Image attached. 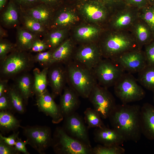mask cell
<instances>
[{
	"mask_svg": "<svg viewBox=\"0 0 154 154\" xmlns=\"http://www.w3.org/2000/svg\"><path fill=\"white\" fill-rule=\"evenodd\" d=\"M141 108L137 104H116L108 117L112 128L122 136L125 141L137 143L141 139Z\"/></svg>",
	"mask_w": 154,
	"mask_h": 154,
	"instance_id": "obj_1",
	"label": "cell"
},
{
	"mask_svg": "<svg viewBox=\"0 0 154 154\" xmlns=\"http://www.w3.org/2000/svg\"><path fill=\"white\" fill-rule=\"evenodd\" d=\"M109 31L98 44L103 58L114 60L125 52L140 49L129 31Z\"/></svg>",
	"mask_w": 154,
	"mask_h": 154,
	"instance_id": "obj_2",
	"label": "cell"
},
{
	"mask_svg": "<svg viewBox=\"0 0 154 154\" xmlns=\"http://www.w3.org/2000/svg\"><path fill=\"white\" fill-rule=\"evenodd\" d=\"M67 81L69 86L84 98H88L92 90L98 84L93 70L72 60L64 65Z\"/></svg>",
	"mask_w": 154,
	"mask_h": 154,
	"instance_id": "obj_3",
	"label": "cell"
},
{
	"mask_svg": "<svg viewBox=\"0 0 154 154\" xmlns=\"http://www.w3.org/2000/svg\"><path fill=\"white\" fill-rule=\"evenodd\" d=\"M26 52L16 48L0 61V78L9 80L31 70L35 63L34 57Z\"/></svg>",
	"mask_w": 154,
	"mask_h": 154,
	"instance_id": "obj_4",
	"label": "cell"
},
{
	"mask_svg": "<svg viewBox=\"0 0 154 154\" xmlns=\"http://www.w3.org/2000/svg\"><path fill=\"white\" fill-rule=\"evenodd\" d=\"M51 146L58 154H92V147L69 136L62 127L56 128Z\"/></svg>",
	"mask_w": 154,
	"mask_h": 154,
	"instance_id": "obj_5",
	"label": "cell"
},
{
	"mask_svg": "<svg viewBox=\"0 0 154 154\" xmlns=\"http://www.w3.org/2000/svg\"><path fill=\"white\" fill-rule=\"evenodd\" d=\"M137 82L131 74L125 72L115 84V94L122 104L139 101L144 98L145 91Z\"/></svg>",
	"mask_w": 154,
	"mask_h": 154,
	"instance_id": "obj_6",
	"label": "cell"
},
{
	"mask_svg": "<svg viewBox=\"0 0 154 154\" xmlns=\"http://www.w3.org/2000/svg\"><path fill=\"white\" fill-rule=\"evenodd\" d=\"M139 9L121 1L115 7L108 20L109 30L129 31L139 17Z\"/></svg>",
	"mask_w": 154,
	"mask_h": 154,
	"instance_id": "obj_7",
	"label": "cell"
},
{
	"mask_svg": "<svg viewBox=\"0 0 154 154\" xmlns=\"http://www.w3.org/2000/svg\"><path fill=\"white\" fill-rule=\"evenodd\" d=\"M98 83L108 88L114 86L125 71L116 61L103 58L93 70Z\"/></svg>",
	"mask_w": 154,
	"mask_h": 154,
	"instance_id": "obj_8",
	"label": "cell"
},
{
	"mask_svg": "<svg viewBox=\"0 0 154 154\" xmlns=\"http://www.w3.org/2000/svg\"><path fill=\"white\" fill-rule=\"evenodd\" d=\"M21 127L28 144L40 154H44L45 151L51 146L52 136L49 127L35 125Z\"/></svg>",
	"mask_w": 154,
	"mask_h": 154,
	"instance_id": "obj_9",
	"label": "cell"
},
{
	"mask_svg": "<svg viewBox=\"0 0 154 154\" xmlns=\"http://www.w3.org/2000/svg\"><path fill=\"white\" fill-rule=\"evenodd\" d=\"M88 99L93 108L103 119L108 118L116 105L114 97L108 88L98 83L92 90Z\"/></svg>",
	"mask_w": 154,
	"mask_h": 154,
	"instance_id": "obj_10",
	"label": "cell"
},
{
	"mask_svg": "<svg viewBox=\"0 0 154 154\" xmlns=\"http://www.w3.org/2000/svg\"><path fill=\"white\" fill-rule=\"evenodd\" d=\"M63 128L71 137L92 147L87 126L84 119L76 112L64 118Z\"/></svg>",
	"mask_w": 154,
	"mask_h": 154,
	"instance_id": "obj_11",
	"label": "cell"
},
{
	"mask_svg": "<svg viewBox=\"0 0 154 154\" xmlns=\"http://www.w3.org/2000/svg\"><path fill=\"white\" fill-rule=\"evenodd\" d=\"M103 58L98 44L88 43L80 47L73 54L72 60L93 70Z\"/></svg>",
	"mask_w": 154,
	"mask_h": 154,
	"instance_id": "obj_12",
	"label": "cell"
},
{
	"mask_svg": "<svg viewBox=\"0 0 154 154\" xmlns=\"http://www.w3.org/2000/svg\"><path fill=\"white\" fill-rule=\"evenodd\" d=\"M125 72L133 74L138 73L147 65L143 50L137 49L121 54L114 60Z\"/></svg>",
	"mask_w": 154,
	"mask_h": 154,
	"instance_id": "obj_13",
	"label": "cell"
},
{
	"mask_svg": "<svg viewBox=\"0 0 154 154\" xmlns=\"http://www.w3.org/2000/svg\"><path fill=\"white\" fill-rule=\"evenodd\" d=\"M48 85L51 88V94L54 98L61 95L67 83L66 68L64 64L55 63L48 68Z\"/></svg>",
	"mask_w": 154,
	"mask_h": 154,
	"instance_id": "obj_14",
	"label": "cell"
},
{
	"mask_svg": "<svg viewBox=\"0 0 154 154\" xmlns=\"http://www.w3.org/2000/svg\"><path fill=\"white\" fill-rule=\"evenodd\" d=\"M36 104L39 111L50 116L54 124L58 123L64 119L59 105L55 102L51 94L47 90L43 93L36 96Z\"/></svg>",
	"mask_w": 154,
	"mask_h": 154,
	"instance_id": "obj_15",
	"label": "cell"
},
{
	"mask_svg": "<svg viewBox=\"0 0 154 154\" xmlns=\"http://www.w3.org/2000/svg\"><path fill=\"white\" fill-rule=\"evenodd\" d=\"M129 31L140 49H142L145 45L154 39V35L151 29L139 17L135 22Z\"/></svg>",
	"mask_w": 154,
	"mask_h": 154,
	"instance_id": "obj_16",
	"label": "cell"
},
{
	"mask_svg": "<svg viewBox=\"0 0 154 154\" xmlns=\"http://www.w3.org/2000/svg\"><path fill=\"white\" fill-rule=\"evenodd\" d=\"M63 90L59 106L64 118L76 112L79 107L80 101L79 95L70 87L65 86Z\"/></svg>",
	"mask_w": 154,
	"mask_h": 154,
	"instance_id": "obj_17",
	"label": "cell"
},
{
	"mask_svg": "<svg viewBox=\"0 0 154 154\" xmlns=\"http://www.w3.org/2000/svg\"><path fill=\"white\" fill-rule=\"evenodd\" d=\"M95 141L106 146L120 145L125 141L116 130L104 126L96 128L94 132Z\"/></svg>",
	"mask_w": 154,
	"mask_h": 154,
	"instance_id": "obj_18",
	"label": "cell"
},
{
	"mask_svg": "<svg viewBox=\"0 0 154 154\" xmlns=\"http://www.w3.org/2000/svg\"><path fill=\"white\" fill-rule=\"evenodd\" d=\"M141 121L142 134L154 140V106L145 103L141 107Z\"/></svg>",
	"mask_w": 154,
	"mask_h": 154,
	"instance_id": "obj_19",
	"label": "cell"
},
{
	"mask_svg": "<svg viewBox=\"0 0 154 154\" xmlns=\"http://www.w3.org/2000/svg\"><path fill=\"white\" fill-rule=\"evenodd\" d=\"M13 78V84L27 105L29 99L35 94L34 76L27 72L21 74Z\"/></svg>",
	"mask_w": 154,
	"mask_h": 154,
	"instance_id": "obj_20",
	"label": "cell"
},
{
	"mask_svg": "<svg viewBox=\"0 0 154 154\" xmlns=\"http://www.w3.org/2000/svg\"><path fill=\"white\" fill-rule=\"evenodd\" d=\"M74 45L70 39L64 41L52 50V64L60 63L65 64L72 60Z\"/></svg>",
	"mask_w": 154,
	"mask_h": 154,
	"instance_id": "obj_21",
	"label": "cell"
},
{
	"mask_svg": "<svg viewBox=\"0 0 154 154\" xmlns=\"http://www.w3.org/2000/svg\"><path fill=\"white\" fill-rule=\"evenodd\" d=\"M83 10L88 18L99 23H103L109 20L113 11L110 12L103 6L90 4L86 5Z\"/></svg>",
	"mask_w": 154,
	"mask_h": 154,
	"instance_id": "obj_22",
	"label": "cell"
},
{
	"mask_svg": "<svg viewBox=\"0 0 154 154\" xmlns=\"http://www.w3.org/2000/svg\"><path fill=\"white\" fill-rule=\"evenodd\" d=\"M21 127L19 121L10 111H0V129L2 133L15 132Z\"/></svg>",
	"mask_w": 154,
	"mask_h": 154,
	"instance_id": "obj_23",
	"label": "cell"
},
{
	"mask_svg": "<svg viewBox=\"0 0 154 154\" xmlns=\"http://www.w3.org/2000/svg\"><path fill=\"white\" fill-rule=\"evenodd\" d=\"M49 67L44 68L41 70L36 68L33 70L34 90L36 96L41 94L47 90L48 73Z\"/></svg>",
	"mask_w": 154,
	"mask_h": 154,
	"instance_id": "obj_24",
	"label": "cell"
},
{
	"mask_svg": "<svg viewBox=\"0 0 154 154\" xmlns=\"http://www.w3.org/2000/svg\"><path fill=\"white\" fill-rule=\"evenodd\" d=\"M7 93L9 98L13 110L21 114L24 113L26 110V104L13 84L9 85Z\"/></svg>",
	"mask_w": 154,
	"mask_h": 154,
	"instance_id": "obj_25",
	"label": "cell"
},
{
	"mask_svg": "<svg viewBox=\"0 0 154 154\" xmlns=\"http://www.w3.org/2000/svg\"><path fill=\"white\" fill-rule=\"evenodd\" d=\"M26 14L38 21L46 28L48 25L51 16L50 9L45 4L29 9Z\"/></svg>",
	"mask_w": 154,
	"mask_h": 154,
	"instance_id": "obj_26",
	"label": "cell"
},
{
	"mask_svg": "<svg viewBox=\"0 0 154 154\" xmlns=\"http://www.w3.org/2000/svg\"><path fill=\"white\" fill-rule=\"evenodd\" d=\"M28 30L19 29L17 32V48L24 51L29 50L34 41L38 38L34 34Z\"/></svg>",
	"mask_w": 154,
	"mask_h": 154,
	"instance_id": "obj_27",
	"label": "cell"
},
{
	"mask_svg": "<svg viewBox=\"0 0 154 154\" xmlns=\"http://www.w3.org/2000/svg\"><path fill=\"white\" fill-rule=\"evenodd\" d=\"M138 82L147 89L154 92V66L147 65L138 73Z\"/></svg>",
	"mask_w": 154,
	"mask_h": 154,
	"instance_id": "obj_28",
	"label": "cell"
},
{
	"mask_svg": "<svg viewBox=\"0 0 154 154\" xmlns=\"http://www.w3.org/2000/svg\"><path fill=\"white\" fill-rule=\"evenodd\" d=\"M100 28L91 26L82 27L78 28L76 32V37L80 41H91L98 37L100 34Z\"/></svg>",
	"mask_w": 154,
	"mask_h": 154,
	"instance_id": "obj_29",
	"label": "cell"
},
{
	"mask_svg": "<svg viewBox=\"0 0 154 154\" xmlns=\"http://www.w3.org/2000/svg\"><path fill=\"white\" fill-rule=\"evenodd\" d=\"M1 20L6 25H15L18 22V12L17 8L13 2L10 1L1 15Z\"/></svg>",
	"mask_w": 154,
	"mask_h": 154,
	"instance_id": "obj_30",
	"label": "cell"
},
{
	"mask_svg": "<svg viewBox=\"0 0 154 154\" xmlns=\"http://www.w3.org/2000/svg\"><path fill=\"white\" fill-rule=\"evenodd\" d=\"M84 114V119L88 129L100 127L105 126L100 116L94 108H87Z\"/></svg>",
	"mask_w": 154,
	"mask_h": 154,
	"instance_id": "obj_31",
	"label": "cell"
},
{
	"mask_svg": "<svg viewBox=\"0 0 154 154\" xmlns=\"http://www.w3.org/2000/svg\"><path fill=\"white\" fill-rule=\"evenodd\" d=\"M23 18L24 24L27 30L36 34L45 33L46 27L38 21L27 14Z\"/></svg>",
	"mask_w": 154,
	"mask_h": 154,
	"instance_id": "obj_32",
	"label": "cell"
},
{
	"mask_svg": "<svg viewBox=\"0 0 154 154\" xmlns=\"http://www.w3.org/2000/svg\"><path fill=\"white\" fill-rule=\"evenodd\" d=\"M65 33L64 30H58L50 33L44 39L48 46L49 50H53L64 41Z\"/></svg>",
	"mask_w": 154,
	"mask_h": 154,
	"instance_id": "obj_33",
	"label": "cell"
},
{
	"mask_svg": "<svg viewBox=\"0 0 154 154\" xmlns=\"http://www.w3.org/2000/svg\"><path fill=\"white\" fill-rule=\"evenodd\" d=\"M125 149L120 145L106 146L98 144L92 148V154H123Z\"/></svg>",
	"mask_w": 154,
	"mask_h": 154,
	"instance_id": "obj_34",
	"label": "cell"
},
{
	"mask_svg": "<svg viewBox=\"0 0 154 154\" xmlns=\"http://www.w3.org/2000/svg\"><path fill=\"white\" fill-rule=\"evenodd\" d=\"M139 17L148 25L154 35V5H149L140 9Z\"/></svg>",
	"mask_w": 154,
	"mask_h": 154,
	"instance_id": "obj_35",
	"label": "cell"
},
{
	"mask_svg": "<svg viewBox=\"0 0 154 154\" xmlns=\"http://www.w3.org/2000/svg\"><path fill=\"white\" fill-rule=\"evenodd\" d=\"M77 19L76 17L73 13L67 11L60 13L54 22L56 27H64L74 22Z\"/></svg>",
	"mask_w": 154,
	"mask_h": 154,
	"instance_id": "obj_36",
	"label": "cell"
},
{
	"mask_svg": "<svg viewBox=\"0 0 154 154\" xmlns=\"http://www.w3.org/2000/svg\"><path fill=\"white\" fill-rule=\"evenodd\" d=\"M52 51L49 50L46 51L37 53L34 57L35 63H38L44 68L49 67L52 64Z\"/></svg>",
	"mask_w": 154,
	"mask_h": 154,
	"instance_id": "obj_37",
	"label": "cell"
},
{
	"mask_svg": "<svg viewBox=\"0 0 154 154\" xmlns=\"http://www.w3.org/2000/svg\"><path fill=\"white\" fill-rule=\"evenodd\" d=\"M17 48L16 44L1 40L0 42V61L5 59L8 55Z\"/></svg>",
	"mask_w": 154,
	"mask_h": 154,
	"instance_id": "obj_38",
	"label": "cell"
},
{
	"mask_svg": "<svg viewBox=\"0 0 154 154\" xmlns=\"http://www.w3.org/2000/svg\"><path fill=\"white\" fill-rule=\"evenodd\" d=\"M144 47L143 51L147 65L154 66V39Z\"/></svg>",
	"mask_w": 154,
	"mask_h": 154,
	"instance_id": "obj_39",
	"label": "cell"
},
{
	"mask_svg": "<svg viewBox=\"0 0 154 154\" xmlns=\"http://www.w3.org/2000/svg\"><path fill=\"white\" fill-rule=\"evenodd\" d=\"M48 49L49 48L45 41L38 38L33 43L29 51L31 52L38 53Z\"/></svg>",
	"mask_w": 154,
	"mask_h": 154,
	"instance_id": "obj_40",
	"label": "cell"
},
{
	"mask_svg": "<svg viewBox=\"0 0 154 154\" xmlns=\"http://www.w3.org/2000/svg\"><path fill=\"white\" fill-rule=\"evenodd\" d=\"M13 110L9 96L7 92L0 96V111H9Z\"/></svg>",
	"mask_w": 154,
	"mask_h": 154,
	"instance_id": "obj_41",
	"label": "cell"
},
{
	"mask_svg": "<svg viewBox=\"0 0 154 154\" xmlns=\"http://www.w3.org/2000/svg\"><path fill=\"white\" fill-rule=\"evenodd\" d=\"M14 146H10L0 139V154H18Z\"/></svg>",
	"mask_w": 154,
	"mask_h": 154,
	"instance_id": "obj_42",
	"label": "cell"
},
{
	"mask_svg": "<svg viewBox=\"0 0 154 154\" xmlns=\"http://www.w3.org/2000/svg\"><path fill=\"white\" fill-rule=\"evenodd\" d=\"M129 6L141 9L149 4L147 0H121Z\"/></svg>",
	"mask_w": 154,
	"mask_h": 154,
	"instance_id": "obj_43",
	"label": "cell"
},
{
	"mask_svg": "<svg viewBox=\"0 0 154 154\" xmlns=\"http://www.w3.org/2000/svg\"><path fill=\"white\" fill-rule=\"evenodd\" d=\"M19 131L17 132L15 131L7 137L4 136L0 133V139L10 146H14L17 139L19 137Z\"/></svg>",
	"mask_w": 154,
	"mask_h": 154,
	"instance_id": "obj_44",
	"label": "cell"
},
{
	"mask_svg": "<svg viewBox=\"0 0 154 154\" xmlns=\"http://www.w3.org/2000/svg\"><path fill=\"white\" fill-rule=\"evenodd\" d=\"M28 143L27 140L23 141L21 138L18 137L14 146L16 149L20 153L29 154L30 153L27 151L26 147V145Z\"/></svg>",
	"mask_w": 154,
	"mask_h": 154,
	"instance_id": "obj_45",
	"label": "cell"
},
{
	"mask_svg": "<svg viewBox=\"0 0 154 154\" xmlns=\"http://www.w3.org/2000/svg\"><path fill=\"white\" fill-rule=\"evenodd\" d=\"M8 81V79L0 78V96L7 92L9 86Z\"/></svg>",
	"mask_w": 154,
	"mask_h": 154,
	"instance_id": "obj_46",
	"label": "cell"
},
{
	"mask_svg": "<svg viewBox=\"0 0 154 154\" xmlns=\"http://www.w3.org/2000/svg\"><path fill=\"white\" fill-rule=\"evenodd\" d=\"M21 5H32L40 0H16Z\"/></svg>",
	"mask_w": 154,
	"mask_h": 154,
	"instance_id": "obj_47",
	"label": "cell"
},
{
	"mask_svg": "<svg viewBox=\"0 0 154 154\" xmlns=\"http://www.w3.org/2000/svg\"><path fill=\"white\" fill-rule=\"evenodd\" d=\"M0 35L1 38L5 37L7 36V33L6 31L3 29L2 28H1V27L0 29Z\"/></svg>",
	"mask_w": 154,
	"mask_h": 154,
	"instance_id": "obj_48",
	"label": "cell"
},
{
	"mask_svg": "<svg viewBox=\"0 0 154 154\" xmlns=\"http://www.w3.org/2000/svg\"><path fill=\"white\" fill-rule=\"evenodd\" d=\"M7 0H0V10H2L5 6Z\"/></svg>",
	"mask_w": 154,
	"mask_h": 154,
	"instance_id": "obj_49",
	"label": "cell"
},
{
	"mask_svg": "<svg viewBox=\"0 0 154 154\" xmlns=\"http://www.w3.org/2000/svg\"><path fill=\"white\" fill-rule=\"evenodd\" d=\"M46 5L56 2L57 0H40Z\"/></svg>",
	"mask_w": 154,
	"mask_h": 154,
	"instance_id": "obj_50",
	"label": "cell"
},
{
	"mask_svg": "<svg viewBox=\"0 0 154 154\" xmlns=\"http://www.w3.org/2000/svg\"><path fill=\"white\" fill-rule=\"evenodd\" d=\"M147 1L149 5H154V0H147Z\"/></svg>",
	"mask_w": 154,
	"mask_h": 154,
	"instance_id": "obj_51",
	"label": "cell"
},
{
	"mask_svg": "<svg viewBox=\"0 0 154 154\" xmlns=\"http://www.w3.org/2000/svg\"><path fill=\"white\" fill-rule=\"evenodd\" d=\"M153 92V102L154 104V92Z\"/></svg>",
	"mask_w": 154,
	"mask_h": 154,
	"instance_id": "obj_52",
	"label": "cell"
}]
</instances>
